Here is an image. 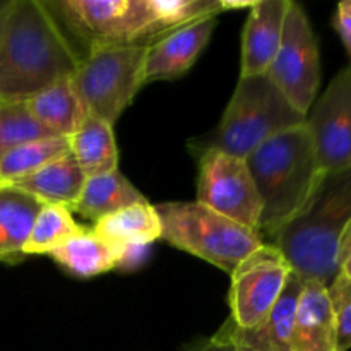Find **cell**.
<instances>
[{
  "mask_svg": "<svg viewBox=\"0 0 351 351\" xmlns=\"http://www.w3.org/2000/svg\"><path fill=\"white\" fill-rule=\"evenodd\" d=\"M81 58L47 2H7L0 34V101H27L72 77Z\"/></svg>",
  "mask_w": 351,
  "mask_h": 351,
  "instance_id": "cell-1",
  "label": "cell"
},
{
  "mask_svg": "<svg viewBox=\"0 0 351 351\" xmlns=\"http://www.w3.org/2000/svg\"><path fill=\"white\" fill-rule=\"evenodd\" d=\"M350 232L351 170L322 171L307 204L269 243L281 250L291 273L329 287Z\"/></svg>",
  "mask_w": 351,
  "mask_h": 351,
  "instance_id": "cell-2",
  "label": "cell"
},
{
  "mask_svg": "<svg viewBox=\"0 0 351 351\" xmlns=\"http://www.w3.org/2000/svg\"><path fill=\"white\" fill-rule=\"evenodd\" d=\"M245 163L263 204L259 233L269 243L307 204L322 175L307 125L271 137Z\"/></svg>",
  "mask_w": 351,
  "mask_h": 351,
  "instance_id": "cell-3",
  "label": "cell"
},
{
  "mask_svg": "<svg viewBox=\"0 0 351 351\" xmlns=\"http://www.w3.org/2000/svg\"><path fill=\"white\" fill-rule=\"evenodd\" d=\"M307 117L298 112L266 74L240 77L219 125L194 141V153L223 151L245 160L250 153L278 134L304 125Z\"/></svg>",
  "mask_w": 351,
  "mask_h": 351,
  "instance_id": "cell-4",
  "label": "cell"
},
{
  "mask_svg": "<svg viewBox=\"0 0 351 351\" xmlns=\"http://www.w3.org/2000/svg\"><path fill=\"white\" fill-rule=\"evenodd\" d=\"M154 208L160 216L165 242L228 274L249 254L266 243L259 232L239 225L197 201L163 202Z\"/></svg>",
  "mask_w": 351,
  "mask_h": 351,
  "instance_id": "cell-5",
  "label": "cell"
},
{
  "mask_svg": "<svg viewBox=\"0 0 351 351\" xmlns=\"http://www.w3.org/2000/svg\"><path fill=\"white\" fill-rule=\"evenodd\" d=\"M147 47L113 45L82 55L72 82L89 115L108 122L119 120L144 86Z\"/></svg>",
  "mask_w": 351,
  "mask_h": 351,
  "instance_id": "cell-6",
  "label": "cell"
},
{
  "mask_svg": "<svg viewBox=\"0 0 351 351\" xmlns=\"http://www.w3.org/2000/svg\"><path fill=\"white\" fill-rule=\"evenodd\" d=\"M266 75L298 112L308 115L321 86V58L314 29L300 3L290 2L280 50Z\"/></svg>",
  "mask_w": 351,
  "mask_h": 351,
  "instance_id": "cell-7",
  "label": "cell"
},
{
  "mask_svg": "<svg viewBox=\"0 0 351 351\" xmlns=\"http://www.w3.org/2000/svg\"><path fill=\"white\" fill-rule=\"evenodd\" d=\"M197 202L259 232L263 204L243 158L216 149L199 153Z\"/></svg>",
  "mask_w": 351,
  "mask_h": 351,
  "instance_id": "cell-8",
  "label": "cell"
},
{
  "mask_svg": "<svg viewBox=\"0 0 351 351\" xmlns=\"http://www.w3.org/2000/svg\"><path fill=\"white\" fill-rule=\"evenodd\" d=\"M291 276V267L280 249L263 243L230 274V321L254 328L274 308Z\"/></svg>",
  "mask_w": 351,
  "mask_h": 351,
  "instance_id": "cell-9",
  "label": "cell"
},
{
  "mask_svg": "<svg viewBox=\"0 0 351 351\" xmlns=\"http://www.w3.org/2000/svg\"><path fill=\"white\" fill-rule=\"evenodd\" d=\"M305 125L322 171L351 170V64L329 82Z\"/></svg>",
  "mask_w": 351,
  "mask_h": 351,
  "instance_id": "cell-10",
  "label": "cell"
},
{
  "mask_svg": "<svg viewBox=\"0 0 351 351\" xmlns=\"http://www.w3.org/2000/svg\"><path fill=\"white\" fill-rule=\"evenodd\" d=\"M60 26L74 34L88 51L127 45L130 0H62L47 2Z\"/></svg>",
  "mask_w": 351,
  "mask_h": 351,
  "instance_id": "cell-11",
  "label": "cell"
},
{
  "mask_svg": "<svg viewBox=\"0 0 351 351\" xmlns=\"http://www.w3.org/2000/svg\"><path fill=\"white\" fill-rule=\"evenodd\" d=\"M223 10V0H130L127 45L156 43L173 31Z\"/></svg>",
  "mask_w": 351,
  "mask_h": 351,
  "instance_id": "cell-12",
  "label": "cell"
},
{
  "mask_svg": "<svg viewBox=\"0 0 351 351\" xmlns=\"http://www.w3.org/2000/svg\"><path fill=\"white\" fill-rule=\"evenodd\" d=\"M304 285L305 281L302 278L291 273L278 304L259 324L243 329L226 319L218 332L211 338L250 351H291L295 312Z\"/></svg>",
  "mask_w": 351,
  "mask_h": 351,
  "instance_id": "cell-13",
  "label": "cell"
},
{
  "mask_svg": "<svg viewBox=\"0 0 351 351\" xmlns=\"http://www.w3.org/2000/svg\"><path fill=\"white\" fill-rule=\"evenodd\" d=\"M216 24L218 16L204 17L149 45L144 58V84L184 75L209 43Z\"/></svg>",
  "mask_w": 351,
  "mask_h": 351,
  "instance_id": "cell-14",
  "label": "cell"
},
{
  "mask_svg": "<svg viewBox=\"0 0 351 351\" xmlns=\"http://www.w3.org/2000/svg\"><path fill=\"white\" fill-rule=\"evenodd\" d=\"M291 0H257L250 7L242 36L240 77L269 71L283 38Z\"/></svg>",
  "mask_w": 351,
  "mask_h": 351,
  "instance_id": "cell-15",
  "label": "cell"
},
{
  "mask_svg": "<svg viewBox=\"0 0 351 351\" xmlns=\"http://www.w3.org/2000/svg\"><path fill=\"white\" fill-rule=\"evenodd\" d=\"M291 351H336V328L328 287L305 281L295 312Z\"/></svg>",
  "mask_w": 351,
  "mask_h": 351,
  "instance_id": "cell-16",
  "label": "cell"
},
{
  "mask_svg": "<svg viewBox=\"0 0 351 351\" xmlns=\"http://www.w3.org/2000/svg\"><path fill=\"white\" fill-rule=\"evenodd\" d=\"M31 115L57 137H71L84 125L89 112L71 77H65L26 101Z\"/></svg>",
  "mask_w": 351,
  "mask_h": 351,
  "instance_id": "cell-17",
  "label": "cell"
},
{
  "mask_svg": "<svg viewBox=\"0 0 351 351\" xmlns=\"http://www.w3.org/2000/svg\"><path fill=\"white\" fill-rule=\"evenodd\" d=\"M84 184L86 175L79 168L77 161L69 153L45 165L36 173L24 178L23 182L12 187L29 194L40 204L64 206L71 211L72 206L81 197Z\"/></svg>",
  "mask_w": 351,
  "mask_h": 351,
  "instance_id": "cell-18",
  "label": "cell"
},
{
  "mask_svg": "<svg viewBox=\"0 0 351 351\" xmlns=\"http://www.w3.org/2000/svg\"><path fill=\"white\" fill-rule=\"evenodd\" d=\"M123 250L103 240L93 230L84 228L79 235L50 254L51 259L77 278H95L122 267Z\"/></svg>",
  "mask_w": 351,
  "mask_h": 351,
  "instance_id": "cell-19",
  "label": "cell"
},
{
  "mask_svg": "<svg viewBox=\"0 0 351 351\" xmlns=\"http://www.w3.org/2000/svg\"><path fill=\"white\" fill-rule=\"evenodd\" d=\"M91 230L123 252L137 247H149L161 239L160 216L149 202L129 206L105 216L96 221Z\"/></svg>",
  "mask_w": 351,
  "mask_h": 351,
  "instance_id": "cell-20",
  "label": "cell"
},
{
  "mask_svg": "<svg viewBox=\"0 0 351 351\" xmlns=\"http://www.w3.org/2000/svg\"><path fill=\"white\" fill-rule=\"evenodd\" d=\"M141 202H147V199L127 180L125 175L115 170L86 178L81 197L72 206L71 213L89 219L95 225L105 216Z\"/></svg>",
  "mask_w": 351,
  "mask_h": 351,
  "instance_id": "cell-21",
  "label": "cell"
},
{
  "mask_svg": "<svg viewBox=\"0 0 351 351\" xmlns=\"http://www.w3.org/2000/svg\"><path fill=\"white\" fill-rule=\"evenodd\" d=\"M40 202L14 187H0V263L24 259V243L41 209Z\"/></svg>",
  "mask_w": 351,
  "mask_h": 351,
  "instance_id": "cell-22",
  "label": "cell"
},
{
  "mask_svg": "<svg viewBox=\"0 0 351 351\" xmlns=\"http://www.w3.org/2000/svg\"><path fill=\"white\" fill-rule=\"evenodd\" d=\"M69 149L86 178L119 170L113 125L96 117H89L84 125L69 137Z\"/></svg>",
  "mask_w": 351,
  "mask_h": 351,
  "instance_id": "cell-23",
  "label": "cell"
},
{
  "mask_svg": "<svg viewBox=\"0 0 351 351\" xmlns=\"http://www.w3.org/2000/svg\"><path fill=\"white\" fill-rule=\"evenodd\" d=\"M69 153L67 137H45L14 147L0 158V187H12Z\"/></svg>",
  "mask_w": 351,
  "mask_h": 351,
  "instance_id": "cell-24",
  "label": "cell"
},
{
  "mask_svg": "<svg viewBox=\"0 0 351 351\" xmlns=\"http://www.w3.org/2000/svg\"><path fill=\"white\" fill-rule=\"evenodd\" d=\"M82 230L84 226L75 223L74 215L67 208L43 204L24 243V256H50L53 250L69 242L72 237L79 235Z\"/></svg>",
  "mask_w": 351,
  "mask_h": 351,
  "instance_id": "cell-25",
  "label": "cell"
},
{
  "mask_svg": "<svg viewBox=\"0 0 351 351\" xmlns=\"http://www.w3.org/2000/svg\"><path fill=\"white\" fill-rule=\"evenodd\" d=\"M45 137H57L27 110L26 101H0V158L10 149Z\"/></svg>",
  "mask_w": 351,
  "mask_h": 351,
  "instance_id": "cell-26",
  "label": "cell"
},
{
  "mask_svg": "<svg viewBox=\"0 0 351 351\" xmlns=\"http://www.w3.org/2000/svg\"><path fill=\"white\" fill-rule=\"evenodd\" d=\"M329 302L336 328V351H348L351 348V280L345 274L338 276L328 287Z\"/></svg>",
  "mask_w": 351,
  "mask_h": 351,
  "instance_id": "cell-27",
  "label": "cell"
},
{
  "mask_svg": "<svg viewBox=\"0 0 351 351\" xmlns=\"http://www.w3.org/2000/svg\"><path fill=\"white\" fill-rule=\"evenodd\" d=\"M335 27L351 57V0L338 3L335 14Z\"/></svg>",
  "mask_w": 351,
  "mask_h": 351,
  "instance_id": "cell-28",
  "label": "cell"
},
{
  "mask_svg": "<svg viewBox=\"0 0 351 351\" xmlns=\"http://www.w3.org/2000/svg\"><path fill=\"white\" fill-rule=\"evenodd\" d=\"M185 351H250V350L240 348V346L232 345V343L216 341L215 338H208V339H201V341L194 343V345L189 346Z\"/></svg>",
  "mask_w": 351,
  "mask_h": 351,
  "instance_id": "cell-29",
  "label": "cell"
},
{
  "mask_svg": "<svg viewBox=\"0 0 351 351\" xmlns=\"http://www.w3.org/2000/svg\"><path fill=\"white\" fill-rule=\"evenodd\" d=\"M339 273L345 274L346 278L351 280V232L346 237L345 243H343L341 259H339Z\"/></svg>",
  "mask_w": 351,
  "mask_h": 351,
  "instance_id": "cell-30",
  "label": "cell"
},
{
  "mask_svg": "<svg viewBox=\"0 0 351 351\" xmlns=\"http://www.w3.org/2000/svg\"><path fill=\"white\" fill-rule=\"evenodd\" d=\"M5 10H7V3H2V5H0V34H2L3 21H5Z\"/></svg>",
  "mask_w": 351,
  "mask_h": 351,
  "instance_id": "cell-31",
  "label": "cell"
}]
</instances>
